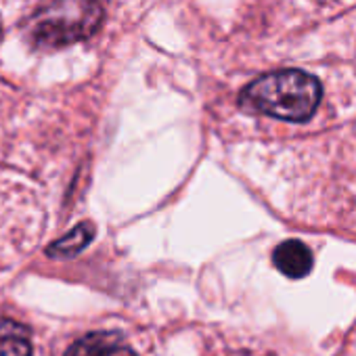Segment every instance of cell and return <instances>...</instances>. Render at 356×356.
Returning a JSON list of instances; mask_svg holds the SVG:
<instances>
[{"instance_id":"obj_1","label":"cell","mask_w":356,"mask_h":356,"mask_svg":"<svg viewBox=\"0 0 356 356\" xmlns=\"http://www.w3.org/2000/svg\"><path fill=\"white\" fill-rule=\"evenodd\" d=\"M321 97L323 88L314 76L302 70H281L248 84L239 97V105L245 111L279 120L306 122L316 111Z\"/></svg>"},{"instance_id":"obj_2","label":"cell","mask_w":356,"mask_h":356,"mask_svg":"<svg viewBox=\"0 0 356 356\" xmlns=\"http://www.w3.org/2000/svg\"><path fill=\"white\" fill-rule=\"evenodd\" d=\"M105 19L101 0H53L24 26L36 49H63L99 32Z\"/></svg>"},{"instance_id":"obj_3","label":"cell","mask_w":356,"mask_h":356,"mask_svg":"<svg viewBox=\"0 0 356 356\" xmlns=\"http://www.w3.org/2000/svg\"><path fill=\"white\" fill-rule=\"evenodd\" d=\"M65 356H136L118 333H88L80 337Z\"/></svg>"},{"instance_id":"obj_4","label":"cell","mask_w":356,"mask_h":356,"mask_svg":"<svg viewBox=\"0 0 356 356\" xmlns=\"http://www.w3.org/2000/svg\"><path fill=\"white\" fill-rule=\"evenodd\" d=\"M275 266L291 279H302L312 270V252L298 239L283 241L273 254Z\"/></svg>"},{"instance_id":"obj_5","label":"cell","mask_w":356,"mask_h":356,"mask_svg":"<svg viewBox=\"0 0 356 356\" xmlns=\"http://www.w3.org/2000/svg\"><path fill=\"white\" fill-rule=\"evenodd\" d=\"M32 341L24 325L13 318L0 316V356H30Z\"/></svg>"},{"instance_id":"obj_6","label":"cell","mask_w":356,"mask_h":356,"mask_svg":"<svg viewBox=\"0 0 356 356\" xmlns=\"http://www.w3.org/2000/svg\"><path fill=\"white\" fill-rule=\"evenodd\" d=\"M92 237H95V227L90 222H82L72 233H67L65 237H61L59 241L49 245L47 254L51 258H72V256L80 254L92 241Z\"/></svg>"},{"instance_id":"obj_7","label":"cell","mask_w":356,"mask_h":356,"mask_svg":"<svg viewBox=\"0 0 356 356\" xmlns=\"http://www.w3.org/2000/svg\"><path fill=\"white\" fill-rule=\"evenodd\" d=\"M316 3H333V0H316Z\"/></svg>"}]
</instances>
